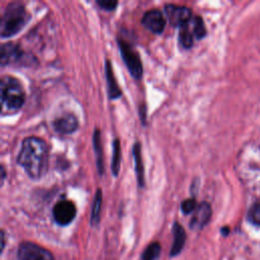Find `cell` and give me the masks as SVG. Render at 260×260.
I'll list each match as a JSON object with an SVG mask.
<instances>
[{"mask_svg":"<svg viewBox=\"0 0 260 260\" xmlns=\"http://www.w3.org/2000/svg\"><path fill=\"white\" fill-rule=\"evenodd\" d=\"M16 162L34 180H39L47 173L49 165V146L40 137H26L22 140Z\"/></svg>","mask_w":260,"mask_h":260,"instance_id":"cell-1","label":"cell"},{"mask_svg":"<svg viewBox=\"0 0 260 260\" xmlns=\"http://www.w3.org/2000/svg\"><path fill=\"white\" fill-rule=\"evenodd\" d=\"M1 113L12 114L24 104L25 92L21 82L13 76H3L0 80Z\"/></svg>","mask_w":260,"mask_h":260,"instance_id":"cell-2","label":"cell"},{"mask_svg":"<svg viewBox=\"0 0 260 260\" xmlns=\"http://www.w3.org/2000/svg\"><path fill=\"white\" fill-rule=\"evenodd\" d=\"M30 15L24 5L19 2L9 3L0 20V36L2 39H8L18 34L29 21Z\"/></svg>","mask_w":260,"mask_h":260,"instance_id":"cell-3","label":"cell"},{"mask_svg":"<svg viewBox=\"0 0 260 260\" xmlns=\"http://www.w3.org/2000/svg\"><path fill=\"white\" fill-rule=\"evenodd\" d=\"M117 43L121 54V58L124 61L128 71L130 72L133 78L140 79L143 73V67L138 52L130 43L126 42L124 39L118 38Z\"/></svg>","mask_w":260,"mask_h":260,"instance_id":"cell-4","label":"cell"},{"mask_svg":"<svg viewBox=\"0 0 260 260\" xmlns=\"http://www.w3.org/2000/svg\"><path fill=\"white\" fill-rule=\"evenodd\" d=\"M32 59L15 43H4L0 47V64L2 66L9 64H31Z\"/></svg>","mask_w":260,"mask_h":260,"instance_id":"cell-5","label":"cell"},{"mask_svg":"<svg viewBox=\"0 0 260 260\" xmlns=\"http://www.w3.org/2000/svg\"><path fill=\"white\" fill-rule=\"evenodd\" d=\"M17 260H55V258L47 249L31 242H23L18 247Z\"/></svg>","mask_w":260,"mask_h":260,"instance_id":"cell-6","label":"cell"},{"mask_svg":"<svg viewBox=\"0 0 260 260\" xmlns=\"http://www.w3.org/2000/svg\"><path fill=\"white\" fill-rule=\"evenodd\" d=\"M166 17L171 25L173 26H183L187 24L192 19V10L183 5L177 4H166L164 7Z\"/></svg>","mask_w":260,"mask_h":260,"instance_id":"cell-7","label":"cell"},{"mask_svg":"<svg viewBox=\"0 0 260 260\" xmlns=\"http://www.w3.org/2000/svg\"><path fill=\"white\" fill-rule=\"evenodd\" d=\"M52 214L54 217V220L59 225H67L69 224L76 215V207L75 204L70 200H60L58 201L53 209Z\"/></svg>","mask_w":260,"mask_h":260,"instance_id":"cell-8","label":"cell"},{"mask_svg":"<svg viewBox=\"0 0 260 260\" xmlns=\"http://www.w3.org/2000/svg\"><path fill=\"white\" fill-rule=\"evenodd\" d=\"M141 23L151 32L159 35L166 27V17L159 9L153 8L143 14Z\"/></svg>","mask_w":260,"mask_h":260,"instance_id":"cell-9","label":"cell"},{"mask_svg":"<svg viewBox=\"0 0 260 260\" xmlns=\"http://www.w3.org/2000/svg\"><path fill=\"white\" fill-rule=\"evenodd\" d=\"M211 217V207L207 202H201L197 205L193 212L192 218L190 220V229L194 231H199L203 229L209 221Z\"/></svg>","mask_w":260,"mask_h":260,"instance_id":"cell-10","label":"cell"},{"mask_svg":"<svg viewBox=\"0 0 260 260\" xmlns=\"http://www.w3.org/2000/svg\"><path fill=\"white\" fill-rule=\"evenodd\" d=\"M52 125L56 132L60 134H70L76 131V129L79 126V123L75 115L64 114L54 119Z\"/></svg>","mask_w":260,"mask_h":260,"instance_id":"cell-11","label":"cell"},{"mask_svg":"<svg viewBox=\"0 0 260 260\" xmlns=\"http://www.w3.org/2000/svg\"><path fill=\"white\" fill-rule=\"evenodd\" d=\"M105 73L107 80V93L110 100L119 99L122 95V90L116 80L114 71L112 68V63L109 59L105 61Z\"/></svg>","mask_w":260,"mask_h":260,"instance_id":"cell-12","label":"cell"},{"mask_svg":"<svg viewBox=\"0 0 260 260\" xmlns=\"http://www.w3.org/2000/svg\"><path fill=\"white\" fill-rule=\"evenodd\" d=\"M173 236H174V241L171 247L170 256L175 257L181 253L186 242L185 230L179 222H174L173 224Z\"/></svg>","mask_w":260,"mask_h":260,"instance_id":"cell-13","label":"cell"},{"mask_svg":"<svg viewBox=\"0 0 260 260\" xmlns=\"http://www.w3.org/2000/svg\"><path fill=\"white\" fill-rule=\"evenodd\" d=\"M132 154L134 158V166H135V174L137 179V184L140 188L144 187V166L142 162V155H141V145L140 142L136 141L132 146Z\"/></svg>","mask_w":260,"mask_h":260,"instance_id":"cell-14","label":"cell"},{"mask_svg":"<svg viewBox=\"0 0 260 260\" xmlns=\"http://www.w3.org/2000/svg\"><path fill=\"white\" fill-rule=\"evenodd\" d=\"M92 144L95 153V160H96V169L100 175L104 173V161H103V147L101 141V131L100 129L95 128L92 135Z\"/></svg>","mask_w":260,"mask_h":260,"instance_id":"cell-15","label":"cell"},{"mask_svg":"<svg viewBox=\"0 0 260 260\" xmlns=\"http://www.w3.org/2000/svg\"><path fill=\"white\" fill-rule=\"evenodd\" d=\"M102 201H103V193L102 189H96L90 213V224L96 225L100 222L101 218V209H102Z\"/></svg>","mask_w":260,"mask_h":260,"instance_id":"cell-16","label":"cell"},{"mask_svg":"<svg viewBox=\"0 0 260 260\" xmlns=\"http://www.w3.org/2000/svg\"><path fill=\"white\" fill-rule=\"evenodd\" d=\"M190 22V21H189ZM189 22L180 27L179 30V43L185 49H190L194 44V35L189 28Z\"/></svg>","mask_w":260,"mask_h":260,"instance_id":"cell-17","label":"cell"},{"mask_svg":"<svg viewBox=\"0 0 260 260\" xmlns=\"http://www.w3.org/2000/svg\"><path fill=\"white\" fill-rule=\"evenodd\" d=\"M121 166V145L120 140L118 138L114 139L113 141V155H112V162H111V170L114 176H118Z\"/></svg>","mask_w":260,"mask_h":260,"instance_id":"cell-18","label":"cell"},{"mask_svg":"<svg viewBox=\"0 0 260 260\" xmlns=\"http://www.w3.org/2000/svg\"><path fill=\"white\" fill-rule=\"evenodd\" d=\"M191 22H192V32H193L194 37L197 40L204 38L206 36V27H205L204 21L201 18V16H199V15L193 16L191 19Z\"/></svg>","mask_w":260,"mask_h":260,"instance_id":"cell-19","label":"cell"},{"mask_svg":"<svg viewBox=\"0 0 260 260\" xmlns=\"http://www.w3.org/2000/svg\"><path fill=\"white\" fill-rule=\"evenodd\" d=\"M160 254V245L157 242L149 244L144 250L141 260H156Z\"/></svg>","mask_w":260,"mask_h":260,"instance_id":"cell-20","label":"cell"},{"mask_svg":"<svg viewBox=\"0 0 260 260\" xmlns=\"http://www.w3.org/2000/svg\"><path fill=\"white\" fill-rule=\"evenodd\" d=\"M248 219L251 223L260 225V203H255L248 211Z\"/></svg>","mask_w":260,"mask_h":260,"instance_id":"cell-21","label":"cell"},{"mask_svg":"<svg viewBox=\"0 0 260 260\" xmlns=\"http://www.w3.org/2000/svg\"><path fill=\"white\" fill-rule=\"evenodd\" d=\"M197 203L196 200L194 198H188L182 201L181 203V210L184 214H189V213H193L194 210L197 207Z\"/></svg>","mask_w":260,"mask_h":260,"instance_id":"cell-22","label":"cell"},{"mask_svg":"<svg viewBox=\"0 0 260 260\" xmlns=\"http://www.w3.org/2000/svg\"><path fill=\"white\" fill-rule=\"evenodd\" d=\"M96 4L104 10L113 11L118 6V1H115V0H96Z\"/></svg>","mask_w":260,"mask_h":260,"instance_id":"cell-23","label":"cell"},{"mask_svg":"<svg viewBox=\"0 0 260 260\" xmlns=\"http://www.w3.org/2000/svg\"><path fill=\"white\" fill-rule=\"evenodd\" d=\"M1 185L3 184V182H4V180H5V177H6V172H5V169H4V167L3 166H1Z\"/></svg>","mask_w":260,"mask_h":260,"instance_id":"cell-24","label":"cell"}]
</instances>
